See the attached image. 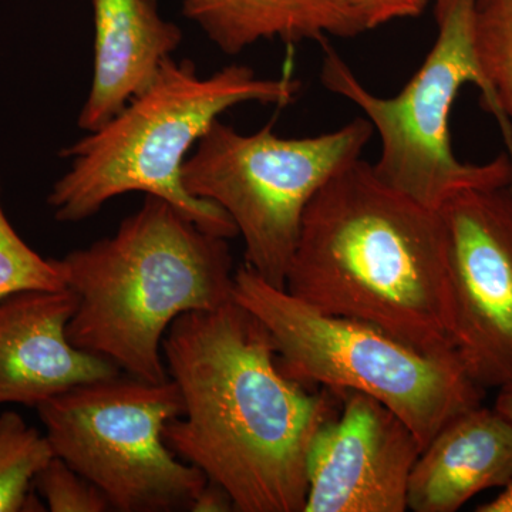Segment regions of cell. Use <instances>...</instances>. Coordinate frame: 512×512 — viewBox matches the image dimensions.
I'll return each instance as SVG.
<instances>
[{
    "mask_svg": "<svg viewBox=\"0 0 512 512\" xmlns=\"http://www.w3.org/2000/svg\"><path fill=\"white\" fill-rule=\"evenodd\" d=\"M60 262L77 301L67 325L72 345L151 383L170 379L163 340L175 319L234 301L227 239L154 195L113 237L74 249Z\"/></svg>",
    "mask_w": 512,
    "mask_h": 512,
    "instance_id": "277c9868",
    "label": "cell"
},
{
    "mask_svg": "<svg viewBox=\"0 0 512 512\" xmlns=\"http://www.w3.org/2000/svg\"><path fill=\"white\" fill-rule=\"evenodd\" d=\"M33 487L52 512L111 511L106 495L56 456L39 471Z\"/></svg>",
    "mask_w": 512,
    "mask_h": 512,
    "instance_id": "ac0fdd59",
    "label": "cell"
},
{
    "mask_svg": "<svg viewBox=\"0 0 512 512\" xmlns=\"http://www.w3.org/2000/svg\"><path fill=\"white\" fill-rule=\"evenodd\" d=\"M70 289H28L0 299V406L37 407L84 383L120 375L109 360L67 338L76 311Z\"/></svg>",
    "mask_w": 512,
    "mask_h": 512,
    "instance_id": "8fae6325",
    "label": "cell"
},
{
    "mask_svg": "<svg viewBox=\"0 0 512 512\" xmlns=\"http://www.w3.org/2000/svg\"><path fill=\"white\" fill-rule=\"evenodd\" d=\"M451 339L483 389L512 383V181L454 192L439 207Z\"/></svg>",
    "mask_w": 512,
    "mask_h": 512,
    "instance_id": "9c48e42d",
    "label": "cell"
},
{
    "mask_svg": "<svg viewBox=\"0 0 512 512\" xmlns=\"http://www.w3.org/2000/svg\"><path fill=\"white\" fill-rule=\"evenodd\" d=\"M495 409L512 421V383L503 386L498 394Z\"/></svg>",
    "mask_w": 512,
    "mask_h": 512,
    "instance_id": "7402d4cb",
    "label": "cell"
},
{
    "mask_svg": "<svg viewBox=\"0 0 512 512\" xmlns=\"http://www.w3.org/2000/svg\"><path fill=\"white\" fill-rule=\"evenodd\" d=\"M476 37L484 72L512 117V0H478Z\"/></svg>",
    "mask_w": 512,
    "mask_h": 512,
    "instance_id": "e0dca14e",
    "label": "cell"
},
{
    "mask_svg": "<svg viewBox=\"0 0 512 512\" xmlns=\"http://www.w3.org/2000/svg\"><path fill=\"white\" fill-rule=\"evenodd\" d=\"M477 512H512V480L494 500L478 505Z\"/></svg>",
    "mask_w": 512,
    "mask_h": 512,
    "instance_id": "44dd1931",
    "label": "cell"
},
{
    "mask_svg": "<svg viewBox=\"0 0 512 512\" xmlns=\"http://www.w3.org/2000/svg\"><path fill=\"white\" fill-rule=\"evenodd\" d=\"M369 120L315 137L276 136L271 126L242 134L218 120L185 160L183 184L227 212L245 244V265L285 289L302 218L320 188L360 158Z\"/></svg>",
    "mask_w": 512,
    "mask_h": 512,
    "instance_id": "52a82bcc",
    "label": "cell"
},
{
    "mask_svg": "<svg viewBox=\"0 0 512 512\" xmlns=\"http://www.w3.org/2000/svg\"><path fill=\"white\" fill-rule=\"evenodd\" d=\"M285 289L424 355L457 356L439 211L394 190L362 158L309 202Z\"/></svg>",
    "mask_w": 512,
    "mask_h": 512,
    "instance_id": "7a4b0ae2",
    "label": "cell"
},
{
    "mask_svg": "<svg viewBox=\"0 0 512 512\" xmlns=\"http://www.w3.org/2000/svg\"><path fill=\"white\" fill-rule=\"evenodd\" d=\"M299 90L298 80L261 79L242 64L200 77L190 60L170 57L120 113L64 148L69 170L53 185L47 204L57 221L76 224L119 195L144 192L170 202L205 232L237 237L220 205L185 190V160L225 111L252 101L285 107Z\"/></svg>",
    "mask_w": 512,
    "mask_h": 512,
    "instance_id": "5b68a950",
    "label": "cell"
},
{
    "mask_svg": "<svg viewBox=\"0 0 512 512\" xmlns=\"http://www.w3.org/2000/svg\"><path fill=\"white\" fill-rule=\"evenodd\" d=\"M430 0H350L366 30L396 19L417 18Z\"/></svg>",
    "mask_w": 512,
    "mask_h": 512,
    "instance_id": "d6986e66",
    "label": "cell"
},
{
    "mask_svg": "<svg viewBox=\"0 0 512 512\" xmlns=\"http://www.w3.org/2000/svg\"><path fill=\"white\" fill-rule=\"evenodd\" d=\"M55 457L46 434L16 412L0 413V512L45 511L33 493L39 471Z\"/></svg>",
    "mask_w": 512,
    "mask_h": 512,
    "instance_id": "9a60e30c",
    "label": "cell"
},
{
    "mask_svg": "<svg viewBox=\"0 0 512 512\" xmlns=\"http://www.w3.org/2000/svg\"><path fill=\"white\" fill-rule=\"evenodd\" d=\"M232 296L268 330L285 376L375 397L423 448L448 421L483 404L485 389L457 356L424 355L375 326L320 312L248 265L235 271Z\"/></svg>",
    "mask_w": 512,
    "mask_h": 512,
    "instance_id": "8992f818",
    "label": "cell"
},
{
    "mask_svg": "<svg viewBox=\"0 0 512 512\" xmlns=\"http://www.w3.org/2000/svg\"><path fill=\"white\" fill-rule=\"evenodd\" d=\"M192 512H231L235 511L234 500L222 485L207 481L197 497L192 500Z\"/></svg>",
    "mask_w": 512,
    "mask_h": 512,
    "instance_id": "ffe728a7",
    "label": "cell"
},
{
    "mask_svg": "<svg viewBox=\"0 0 512 512\" xmlns=\"http://www.w3.org/2000/svg\"><path fill=\"white\" fill-rule=\"evenodd\" d=\"M512 480V421L477 406L441 427L410 474L407 508L456 512L474 495Z\"/></svg>",
    "mask_w": 512,
    "mask_h": 512,
    "instance_id": "4fadbf2b",
    "label": "cell"
},
{
    "mask_svg": "<svg viewBox=\"0 0 512 512\" xmlns=\"http://www.w3.org/2000/svg\"><path fill=\"white\" fill-rule=\"evenodd\" d=\"M477 8L478 0L436 5V43L394 97L367 90L322 43L320 82L356 104L379 134L377 177L431 210L463 188L512 181V124L478 55Z\"/></svg>",
    "mask_w": 512,
    "mask_h": 512,
    "instance_id": "3957f363",
    "label": "cell"
},
{
    "mask_svg": "<svg viewBox=\"0 0 512 512\" xmlns=\"http://www.w3.org/2000/svg\"><path fill=\"white\" fill-rule=\"evenodd\" d=\"M339 412L316 433L303 512H404L423 447L375 397L338 392Z\"/></svg>",
    "mask_w": 512,
    "mask_h": 512,
    "instance_id": "30bf717a",
    "label": "cell"
},
{
    "mask_svg": "<svg viewBox=\"0 0 512 512\" xmlns=\"http://www.w3.org/2000/svg\"><path fill=\"white\" fill-rule=\"evenodd\" d=\"M183 10L227 55L259 40L323 43L366 32L350 0H184Z\"/></svg>",
    "mask_w": 512,
    "mask_h": 512,
    "instance_id": "5bb4252c",
    "label": "cell"
},
{
    "mask_svg": "<svg viewBox=\"0 0 512 512\" xmlns=\"http://www.w3.org/2000/svg\"><path fill=\"white\" fill-rule=\"evenodd\" d=\"M36 409L55 456L96 485L113 511L190 510L207 484L200 468L165 443V424L183 413L171 379L117 375L80 384Z\"/></svg>",
    "mask_w": 512,
    "mask_h": 512,
    "instance_id": "ba28073f",
    "label": "cell"
},
{
    "mask_svg": "<svg viewBox=\"0 0 512 512\" xmlns=\"http://www.w3.org/2000/svg\"><path fill=\"white\" fill-rule=\"evenodd\" d=\"M436 2V5H439V3L444 2V0H434Z\"/></svg>",
    "mask_w": 512,
    "mask_h": 512,
    "instance_id": "603a6c76",
    "label": "cell"
},
{
    "mask_svg": "<svg viewBox=\"0 0 512 512\" xmlns=\"http://www.w3.org/2000/svg\"><path fill=\"white\" fill-rule=\"evenodd\" d=\"M163 356L183 400L167 446L222 485L235 511L303 512L309 450L339 393L285 376L268 330L235 301L175 319Z\"/></svg>",
    "mask_w": 512,
    "mask_h": 512,
    "instance_id": "6da1fadb",
    "label": "cell"
},
{
    "mask_svg": "<svg viewBox=\"0 0 512 512\" xmlns=\"http://www.w3.org/2000/svg\"><path fill=\"white\" fill-rule=\"evenodd\" d=\"M66 288L60 259L45 258L30 247L6 217L0 184V299L28 289Z\"/></svg>",
    "mask_w": 512,
    "mask_h": 512,
    "instance_id": "2e32d148",
    "label": "cell"
},
{
    "mask_svg": "<svg viewBox=\"0 0 512 512\" xmlns=\"http://www.w3.org/2000/svg\"><path fill=\"white\" fill-rule=\"evenodd\" d=\"M94 66L79 127L94 131L156 79L183 42V32L160 15L157 0H92Z\"/></svg>",
    "mask_w": 512,
    "mask_h": 512,
    "instance_id": "7c38bea8",
    "label": "cell"
}]
</instances>
